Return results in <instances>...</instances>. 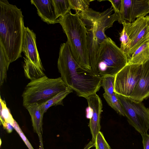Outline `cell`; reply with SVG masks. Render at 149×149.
Returning a JSON list of instances; mask_svg holds the SVG:
<instances>
[{
    "mask_svg": "<svg viewBox=\"0 0 149 149\" xmlns=\"http://www.w3.org/2000/svg\"><path fill=\"white\" fill-rule=\"evenodd\" d=\"M149 97V59L142 64L141 72L138 83L130 99L142 102Z\"/></svg>",
    "mask_w": 149,
    "mask_h": 149,
    "instance_id": "13",
    "label": "cell"
},
{
    "mask_svg": "<svg viewBox=\"0 0 149 149\" xmlns=\"http://www.w3.org/2000/svg\"><path fill=\"white\" fill-rule=\"evenodd\" d=\"M10 62L0 45V85L2 86L6 80L7 72Z\"/></svg>",
    "mask_w": 149,
    "mask_h": 149,
    "instance_id": "18",
    "label": "cell"
},
{
    "mask_svg": "<svg viewBox=\"0 0 149 149\" xmlns=\"http://www.w3.org/2000/svg\"><path fill=\"white\" fill-rule=\"evenodd\" d=\"M95 146V143L91 141H90L84 147L83 149H90Z\"/></svg>",
    "mask_w": 149,
    "mask_h": 149,
    "instance_id": "29",
    "label": "cell"
},
{
    "mask_svg": "<svg viewBox=\"0 0 149 149\" xmlns=\"http://www.w3.org/2000/svg\"><path fill=\"white\" fill-rule=\"evenodd\" d=\"M112 7L102 12L89 8L86 10L78 13L79 17L87 29V47L90 64L93 71L97 73L96 65L99 49L101 43L107 38L105 31L112 26L119 20L118 14L113 13Z\"/></svg>",
    "mask_w": 149,
    "mask_h": 149,
    "instance_id": "3",
    "label": "cell"
},
{
    "mask_svg": "<svg viewBox=\"0 0 149 149\" xmlns=\"http://www.w3.org/2000/svg\"><path fill=\"white\" fill-rule=\"evenodd\" d=\"M32 4L37 8V13L41 19L48 24L58 23L53 0H31Z\"/></svg>",
    "mask_w": 149,
    "mask_h": 149,
    "instance_id": "14",
    "label": "cell"
},
{
    "mask_svg": "<svg viewBox=\"0 0 149 149\" xmlns=\"http://www.w3.org/2000/svg\"><path fill=\"white\" fill-rule=\"evenodd\" d=\"M112 4L114 13H118L120 10L122 0H109Z\"/></svg>",
    "mask_w": 149,
    "mask_h": 149,
    "instance_id": "27",
    "label": "cell"
},
{
    "mask_svg": "<svg viewBox=\"0 0 149 149\" xmlns=\"http://www.w3.org/2000/svg\"><path fill=\"white\" fill-rule=\"evenodd\" d=\"M96 149H110L111 148L105 140L102 133L100 131L95 141Z\"/></svg>",
    "mask_w": 149,
    "mask_h": 149,
    "instance_id": "24",
    "label": "cell"
},
{
    "mask_svg": "<svg viewBox=\"0 0 149 149\" xmlns=\"http://www.w3.org/2000/svg\"><path fill=\"white\" fill-rule=\"evenodd\" d=\"M13 127L15 130L21 137L25 144L29 149H34L29 140L26 138L19 125L15 120Z\"/></svg>",
    "mask_w": 149,
    "mask_h": 149,
    "instance_id": "26",
    "label": "cell"
},
{
    "mask_svg": "<svg viewBox=\"0 0 149 149\" xmlns=\"http://www.w3.org/2000/svg\"></svg>",
    "mask_w": 149,
    "mask_h": 149,
    "instance_id": "31",
    "label": "cell"
},
{
    "mask_svg": "<svg viewBox=\"0 0 149 149\" xmlns=\"http://www.w3.org/2000/svg\"><path fill=\"white\" fill-rule=\"evenodd\" d=\"M88 104L87 117L90 119L89 127L92 136V141L95 143L96 136L101 129L100 120L103 107L102 100L96 94L86 98Z\"/></svg>",
    "mask_w": 149,
    "mask_h": 149,
    "instance_id": "11",
    "label": "cell"
},
{
    "mask_svg": "<svg viewBox=\"0 0 149 149\" xmlns=\"http://www.w3.org/2000/svg\"><path fill=\"white\" fill-rule=\"evenodd\" d=\"M67 87L61 77L50 78L45 75L31 80L22 94L23 106L26 108L34 103L40 105Z\"/></svg>",
    "mask_w": 149,
    "mask_h": 149,
    "instance_id": "5",
    "label": "cell"
},
{
    "mask_svg": "<svg viewBox=\"0 0 149 149\" xmlns=\"http://www.w3.org/2000/svg\"><path fill=\"white\" fill-rule=\"evenodd\" d=\"M121 41L120 49L125 53L128 48L130 43V39L124 29L120 33Z\"/></svg>",
    "mask_w": 149,
    "mask_h": 149,
    "instance_id": "25",
    "label": "cell"
},
{
    "mask_svg": "<svg viewBox=\"0 0 149 149\" xmlns=\"http://www.w3.org/2000/svg\"><path fill=\"white\" fill-rule=\"evenodd\" d=\"M0 121L2 125L5 123H10L12 126L15 120L13 119L9 109L6 106L5 100L0 97Z\"/></svg>",
    "mask_w": 149,
    "mask_h": 149,
    "instance_id": "21",
    "label": "cell"
},
{
    "mask_svg": "<svg viewBox=\"0 0 149 149\" xmlns=\"http://www.w3.org/2000/svg\"><path fill=\"white\" fill-rule=\"evenodd\" d=\"M58 23L67 36V42L75 60L83 68L92 70L87 47V29L78 13H69L59 19Z\"/></svg>",
    "mask_w": 149,
    "mask_h": 149,
    "instance_id": "4",
    "label": "cell"
},
{
    "mask_svg": "<svg viewBox=\"0 0 149 149\" xmlns=\"http://www.w3.org/2000/svg\"><path fill=\"white\" fill-rule=\"evenodd\" d=\"M35 33L28 27H25L22 51L26 58L32 64L44 71L36 44Z\"/></svg>",
    "mask_w": 149,
    "mask_h": 149,
    "instance_id": "12",
    "label": "cell"
},
{
    "mask_svg": "<svg viewBox=\"0 0 149 149\" xmlns=\"http://www.w3.org/2000/svg\"><path fill=\"white\" fill-rule=\"evenodd\" d=\"M143 149H149V135L147 133L141 134Z\"/></svg>",
    "mask_w": 149,
    "mask_h": 149,
    "instance_id": "28",
    "label": "cell"
},
{
    "mask_svg": "<svg viewBox=\"0 0 149 149\" xmlns=\"http://www.w3.org/2000/svg\"><path fill=\"white\" fill-rule=\"evenodd\" d=\"M72 92V90L67 87L65 89L53 97L42 104L40 105L42 114L47 112L51 107L58 105H63V100L70 93Z\"/></svg>",
    "mask_w": 149,
    "mask_h": 149,
    "instance_id": "17",
    "label": "cell"
},
{
    "mask_svg": "<svg viewBox=\"0 0 149 149\" xmlns=\"http://www.w3.org/2000/svg\"><path fill=\"white\" fill-rule=\"evenodd\" d=\"M26 108L31 116L33 131L39 135L42 132V122L43 115L40 105L36 103L31 104Z\"/></svg>",
    "mask_w": 149,
    "mask_h": 149,
    "instance_id": "15",
    "label": "cell"
},
{
    "mask_svg": "<svg viewBox=\"0 0 149 149\" xmlns=\"http://www.w3.org/2000/svg\"><path fill=\"white\" fill-rule=\"evenodd\" d=\"M103 96L108 104L118 114L125 116L122 106L115 93L110 95L104 92L103 94Z\"/></svg>",
    "mask_w": 149,
    "mask_h": 149,
    "instance_id": "19",
    "label": "cell"
},
{
    "mask_svg": "<svg viewBox=\"0 0 149 149\" xmlns=\"http://www.w3.org/2000/svg\"><path fill=\"white\" fill-rule=\"evenodd\" d=\"M126 54L110 38L101 44L98 53L96 70L101 77L116 74L127 64Z\"/></svg>",
    "mask_w": 149,
    "mask_h": 149,
    "instance_id": "6",
    "label": "cell"
},
{
    "mask_svg": "<svg viewBox=\"0 0 149 149\" xmlns=\"http://www.w3.org/2000/svg\"><path fill=\"white\" fill-rule=\"evenodd\" d=\"M110 149H111V148Z\"/></svg>",
    "mask_w": 149,
    "mask_h": 149,
    "instance_id": "32",
    "label": "cell"
},
{
    "mask_svg": "<svg viewBox=\"0 0 149 149\" xmlns=\"http://www.w3.org/2000/svg\"><path fill=\"white\" fill-rule=\"evenodd\" d=\"M142 64H127L116 74L115 93L130 98L131 97L140 77Z\"/></svg>",
    "mask_w": 149,
    "mask_h": 149,
    "instance_id": "9",
    "label": "cell"
},
{
    "mask_svg": "<svg viewBox=\"0 0 149 149\" xmlns=\"http://www.w3.org/2000/svg\"><path fill=\"white\" fill-rule=\"evenodd\" d=\"M116 94L129 123L141 134L147 133L149 129V108L142 102Z\"/></svg>",
    "mask_w": 149,
    "mask_h": 149,
    "instance_id": "7",
    "label": "cell"
},
{
    "mask_svg": "<svg viewBox=\"0 0 149 149\" xmlns=\"http://www.w3.org/2000/svg\"><path fill=\"white\" fill-rule=\"evenodd\" d=\"M149 59V40L139 47L128 60L127 64H142Z\"/></svg>",
    "mask_w": 149,
    "mask_h": 149,
    "instance_id": "16",
    "label": "cell"
},
{
    "mask_svg": "<svg viewBox=\"0 0 149 149\" xmlns=\"http://www.w3.org/2000/svg\"><path fill=\"white\" fill-rule=\"evenodd\" d=\"M122 24L130 40L125 53L128 60L139 47L149 40V16L138 18L131 23Z\"/></svg>",
    "mask_w": 149,
    "mask_h": 149,
    "instance_id": "8",
    "label": "cell"
},
{
    "mask_svg": "<svg viewBox=\"0 0 149 149\" xmlns=\"http://www.w3.org/2000/svg\"><path fill=\"white\" fill-rule=\"evenodd\" d=\"M101 77V86L103 88L104 92L110 95L114 93L115 77L106 76Z\"/></svg>",
    "mask_w": 149,
    "mask_h": 149,
    "instance_id": "22",
    "label": "cell"
},
{
    "mask_svg": "<svg viewBox=\"0 0 149 149\" xmlns=\"http://www.w3.org/2000/svg\"><path fill=\"white\" fill-rule=\"evenodd\" d=\"M20 9L0 0V45L10 63L22 57L25 26Z\"/></svg>",
    "mask_w": 149,
    "mask_h": 149,
    "instance_id": "2",
    "label": "cell"
},
{
    "mask_svg": "<svg viewBox=\"0 0 149 149\" xmlns=\"http://www.w3.org/2000/svg\"><path fill=\"white\" fill-rule=\"evenodd\" d=\"M57 67L66 86L75 91L79 96L86 99L96 94L101 86V77L78 63L73 56L67 42L60 46Z\"/></svg>",
    "mask_w": 149,
    "mask_h": 149,
    "instance_id": "1",
    "label": "cell"
},
{
    "mask_svg": "<svg viewBox=\"0 0 149 149\" xmlns=\"http://www.w3.org/2000/svg\"><path fill=\"white\" fill-rule=\"evenodd\" d=\"M38 136L39 137L40 142V145L39 149H44L42 142V134H40L38 135Z\"/></svg>",
    "mask_w": 149,
    "mask_h": 149,
    "instance_id": "30",
    "label": "cell"
},
{
    "mask_svg": "<svg viewBox=\"0 0 149 149\" xmlns=\"http://www.w3.org/2000/svg\"><path fill=\"white\" fill-rule=\"evenodd\" d=\"M57 17H63L71 12L69 0H53Z\"/></svg>",
    "mask_w": 149,
    "mask_h": 149,
    "instance_id": "20",
    "label": "cell"
},
{
    "mask_svg": "<svg viewBox=\"0 0 149 149\" xmlns=\"http://www.w3.org/2000/svg\"><path fill=\"white\" fill-rule=\"evenodd\" d=\"M149 13V0H122L118 22L131 23Z\"/></svg>",
    "mask_w": 149,
    "mask_h": 149,
    "instance_id": "10",
    "label": "cell"
},
{
    "mask_svg": "<svg viewBox=\"0 0 149 149\" xmlns=\"http://www.w3.org/2000/svg\"><path fill=\"white\" fill-rule=\"evenodd\" d=\"M71 9L76 12H82L87 10L92 0H69Z\"/></svg>",
    "mask_w": 149,
    "mask_h": 149,
    "instance_id": "23",
    "label": "cell"
}]
</instances>
